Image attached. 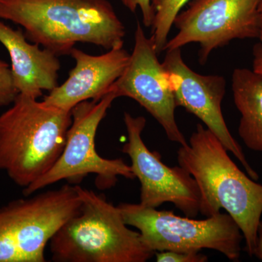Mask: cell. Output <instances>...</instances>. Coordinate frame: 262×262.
<instances>
[{
  "label": "cell",
  "mask_w": 262,
  "mask_h": 262,
  "mask_svg": "<svg viewBox=\"0 0 262 262\" xmlns=\"http://www.w3.org/2000/svg\"><path fill=\"white\" fill-rule=\"evenodd\" d=\"M179 165L195 179L201 194L200 213L225 209L242 232L246 251L254 256L262 215V185L239 170L220 139L202 124L177 152Z\"/></svg>",
  "instance_id": "cell-1"
},
{
  "label": "cell",
  "mask_w": 262,
  "mask_h": 262,
  "mask_svg": "<svg viewBox=\"0 0 262 262\" xmlns=\"http://www.w3.org/2000/svg\"><path fill=\"white\" fill-rule=\"evenodd\" d=\"M0 19L21 26L33 43L57 56L77 43L123 47L125 28L108 0H0Z\"/></svg>",
  "instance_id": "cell-2"
},
{
  "label": "cell",
  "mask_w": 262,
  "mask_h": 262,
  "mask_svg": "<svg viewBox=\"0 0 262 262\" xmlns=\"http://www.w3.org/2000/svg\"><path fill=\"white\" fill-rule=\"evenodd\" d=\"M72 122V111L19 94L0 115V170L28 187L61 156Z\"/></svg>",
  "instance_id": "cell-3"
},
{
  "label": "cell",
  "mask_w": 262,
  "mask_h": 262,
  "mask_svg": "<svg viewBox=\"0 0 262 262\" xmlns=\"http://www.w3.org/2000/svg\"><path fill=\"white\" fill-rule=\"evenodd\" d=\"M80 211L62 226L50 241L56 262H145L154 251L131 230L118 206L104 196L76 185Z\"/></svg>",
  "instance_id": "cell-4"
},
{
  "label": "cell",
  "mask_w": 262,
  "mask_h": 262,
  "mask_svg": "<svg viewBox=\"0 0 262 262\" xmlns=\"http://www.w3.org/2000/svg\"><path fill=\"white\" fill-rule=\"evenodd\" d=\"M118 208L125 224L137 229L143 244L155 253L199 252L202 249H211L231 261H237L241 256L244 235L228 213L220 212L196 220L140 203H120Z\"/></svg>",
  "instance_id": "cell-5"
},
{
  "label": "cell",
  "mask_w": 262,
  "mask_h": 262,
  "mask_svg": "<svg viewBox=\"0 0 262 262\" xmlns=\"http://www.w3.org/2000/svg\"><path fill=\"white\" fill-rule=\"evenodd\" d=\"M76 185L65 184L0 208V262H45V249L80 211Z\"/></svg>",
  "instance_id": "cell-6"
},
{
  "label": "cell",
  "mask_w": 262,
  "mask_h": 262,
  "mask_svg": "<svg viewBox=\"0 0 262 262\" xmlns=\"http://www.w3.org/2000/svg\"><path fill=\"white\" fill-rule=\"evenodd\" d=\"M116 98L111 91L100 99L82 101L72 108V122L63 152L47 173L24 189V195L62 180L79 183L89 174L96 175V187L102 190L115 187L119 177L136 179L130 165L121 158H103L96 149L98 127Z\"/></svg>",
  "instance_id": "cell-7"
},
{
  "label": "cell",
  "mask_w": 262,
  "mask_h": 262,
  "mask_svg": "<svg viewBox=\"0 0 262 262\" xmlns=\"http://www.w3.org/2000/svg\"><path fill=\"white\" fill-rule=\"evenodd\" d=\"M258 3L259 0H193L174 19L178 33L168 40L165 51L198 43L199 61L205 64L212 52L233 39L259 38Z\"/></svg>",
  "instance_id": "cell-8"
},
{
  "label": "cell",
  "mask_w": 262,
  "mask_h": 262,
  "mask_svg": "<svg viewBox=\"0 0 262 262\" xmlns=\"http://www.w3.org/2000/svg\"><path fill=\"white\" fill-rule=\"evenodd\" d=\"M127 141L122 151L128 155L131 169L141 184L140 204L158 208L170 203L185 216L195 218L200 213L201 194L195 179L180 165L169 167L158 153L150 151L142 139L146 120L124 113Z\"/></svg>",
  "instance_id": "cell-9"
},
{
  "label": "cell",
  "mask_w": 262,
  "mask_h": 262,
  "mask_svg": "<svg viewBox=\"0 0 262 262\" xmlns=\"http://www.w3.org/2000/svg\"><path fill=\"white\" fill-rule=\"evenodd\" d=\"M154 41L137 24L130 61L111 91L117 98H132L145 108L162 127L169 140L185 146V136L177 125V108L168 72L158 58Z\"/></svg>",
  "instance_id": "cell-10"
},
{
  "label": "cell",
  "mask_w": 262,
  "mask_h": 262,
  "mask_svg": "<svg viewBox=\"0 0 262 262\" xmlns=\"http://www.w3.org/2000/svg\"><path fill=\"white\" fill-rule=\"evenodd\" d=\"M168 72L177 107L195 115L213 133L226 149L234 155L253 180L258 174L248 163L239 143L229 132L222 110L226 81L222 76L203 75L191 70L182 58V51H167L163 63Z\"/></svg>",
  "instance_id": "cell-11"
},
{
  "label": "cell",
  "mask_w": 262,
  "mask_h": 262,
  "mask_svg": "<svg viewBox=\"0 0 262 262\" xmlns=\"http://www.w3.org/2000/svg\"><path fill=\"white\" fill-rule=\"evenodd\" d=\"M70 55L75 65L68 78L43 99L48 104L68 111L82 101L98 100L110 92L126 69L130 57L123 47L98 56L74 48Z\"/></svg>",
  "instance_id": "cell-12"
},
{
  "label": "cell",
  "mask_w": 262,
  "mask_h": 262,
  "mask_svg": "<svg viewBox=\"0 0 262 262\" xmlns=\"http://www.w3.org/2000/svg\"><path fill=\"white\" fill-rule=\"evenodd\" d=\"M0 42L9 53L13 84L18 94L37 99L43 91L51 92L58 85L61 63L56 53L29 43L21 30H15L1 20Z\"/></svg>",
  "instance_id": "cell-13"
},
{
  "label": "cell",
  "mask_w": 262,
  "mask_h": 262,
  "mask_svg": "<svg viewBox=\"0 0 262 262\" xmlns=\"http://www.w3.org/2000/svg\"><path fill=\"white\" fill-rule=\"evenodd\" d=\"M232 90L241 115L239 136L248 149L262 152V77L253 70L235 69Z\"/></svg>",
  "instance_id": "cell-14"
},
{
  "label": "cell",
  "mask_w": 262,
  "mask_h": 262,
  "mask_svg": "<svg viewBox=\"0 0 262 262\" xmlns=\"http://www.w3.org/2000/svg\"><path fill=\"white\" fill-rule=\"evenodd\" d=\"M189 1L190 0H151L155 15L151 26L150 37L154 41L158 55L165 51L174 19Z\"/></svg>",
  "instance_id": "cell-15"
},
{
  "label": "cell",
  "mask_w": 262,
  "mask_h": 262,
  "mask_svg": "<svg viewBox=\"0 0 262 262\" xmlns=\"http://www.w3.org/2000/svg\"><path fill=\"white\" fill-rule=\"evenodd\" d=\"M9 65L0 60V106H8L18 95Z\"/></svg>",
  "instance_id": "cell-16"
},
{
  "label": "cell",
  "mask_w": 262,
  "mask_h": 262,
  "mask_svg": "<svg viewBox=\"0 0 262 262\" xmlns=\"http://www.w3.org/2000/svg\"><path fill=\"white\" fill-rule=\"evenodd\" d=\"M158 262H206L208 256L199 252L164 251L155 252Z\"/></svg>",
  "instance_id": "cell-17"
},
{
  "label": "cell",
  "mask_w": 262,
  "mask_h": 262,
  "mask_svg": "<svg viewBox=\"0 0 262 262\" xmlns=\"http://www.w3.org/2000/svg\"><path fill=\"white\" fill-rule=\"evenodd\" d=\"M121 3L125 8L134 13H136L137 8H140L143 23L146 27H151L155 15L151 0H121Z\"/></svg>",
  "instance_id": "cell-18"
},
{
  "label": "cell",
  "mask_w": 262,
  "mask_h": 262,
  "mask_svg": "<svg viewBox=\"0 0 262 262\" xmlns=\"http://www.w3.org/2000/svg\"><path fill=\"white\" fill-rule=\"evenodd\" d=\"M253 71L262 77V42L253 46Z\"/></svg>",
  "instance_id": "cell-19"
},
{
  "label": "cell",
  "mask_w": 262,
  "mask_h": 262,
  "mask_svg": "<svg viewBox=\"0 0 262 262\" xmlns=\"http://www.w3.org/2000/svg\"><path fill=\"white\" fill-rule=\"evenodd\" d=\"M254 256L262 261V220L258 225L257 232V241H256V250Z\"/></svg>",
  "instance_id": "cell-20"
},
{
  "label": "cell",
  "mask_w": 262,
  "mask_h": 262,
  "mask_svg": "<svg viewBox=\"0 0 262 262\" xmlns=\"http://www.w3.org/2000/svg\"><path fill=\"white\" fill-rule=\"evenodd\" d=\"M258 12L260 20V34L258 39L262 42V0H259V3H258Z\"/></svg>",
  "instance_id": "cell-21"
}]
</instances>
